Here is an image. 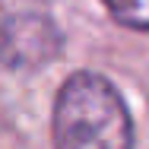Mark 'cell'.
<instances>
[{"label":"cell","instance_id":"cell-1","mask_svg":"<svg viewBox=\"0 0 149 149\" xmlns=\"http://www.w3.org/2000/svg\"><path fill=\"white\" fill-rule=\"evenodd\" d=\"M54 146L57 149H133V120L114 83L79 70L54 98Z\"/></svg>","mask_w":149,"mask_h":149},{"label":"cell","instance_id":"cell-2","mask_svg":"<svg viewBox=\"0 0 149 149\" xmlns=\"http://www.w3.org/2000/svg\"><path fill=\"white\" fill-rule=\"evenodd\" d=\"M63 35L45 13H13L0 22V60L10 70H41L60 54Z\"/></svg>","mask_w":149,"mask_h":149},{"label":"cell","instance_id":"cell-3","mask_svg":"<svg viewBox=\"0 0 149 149\" xmlns=\"http://www.w3.org/2000/svg\"><path fill=\"white\" fill-rule=\"evenodd\" d=\"M111 19L136 32H149V0H102Z\"/></svg>","mask_w":149,"mask_h":149}]
</instances>
